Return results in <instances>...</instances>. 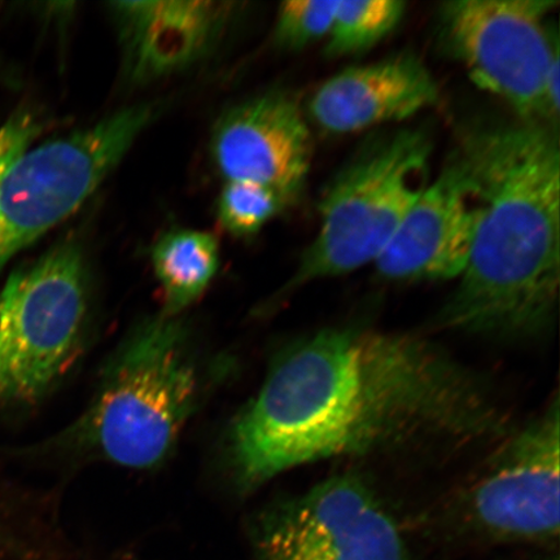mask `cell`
<instances>
[{
	"label": "cell",
	"instance_id": "6da1fadb",
	"mask_svg": "<svg viewBox=\"0 0 560 560\" xmlns=\"http://www.w3.org/2000/svg\"><path fill=\"white\" fill-rule=\"evenodd\" d=\"M505 432L488 384L435 342L334 326L272 365L231 425L229 466L236 486L252 492L319 460L459 446Z\"/></svg>",
	"mask_w": 560,
	"mask_h": 560
},
{
	"label": "cell",
	"instance_id": "7a4b0ae2",
	"mask_svg": "<svg viewBox=\"0 0 560 560\" xmlns=\"http://www.w3.org/2000/svg\"><path fill=\"white\" fill-rule=\"evenodd\" d=\"M459 160L478 206L470 256L436 315L441 330L497 341L540 338L560 287L558 129L522 121L466 132Z\"/></svg>",
	"mask_w": 560,
	"mask_h": 560
},
{
	"label": "cell",
	"instance_id": "3957f363",
	"mask_svg": "<svg viewBox=\"0 0 560 560\" xmlns=\"http://www.w3.org/2000/svg\"><path fill=\"white\" fill-rule=\"evenodd\" d=\"M205 384L184 324L161 313L140 325L108 362L73 436L112 464L156 467L198 409Z\"/></svg>",
	"mask_w": 560,
	"mask_h": 560
},
{
	"label": "cell",
	"instance_id": "277c9868",
	"mask_svg": "<svg viewBox=\"0 0 560 560\" xmlns=\"http://www.w3.org/2000/svg\"><path fill=\"white\" fill-rule=\"evenodd\" d=\"M431 153L430 138L408 129L363 147L327 187L318 234L284 292L375 264L425 187Z\"/></svg>",
	"mask_w": 560,
	"mask_h": 560
},
{
	"label": "cell",
	"instance_id": "5b68a950",
	"mask_svg": "<svg viewBox=\"0 0 560 560\" xmlns=\"http://www.w3.org/2000/svg\"><path fill=\"white\" fill-rule=\"evenodd\" d=\"M89 293L79 244L60 243L0 291V400L33 402L73 368L85 345Z\"/></svg>",
	"mask_w": 560,
	"mask_h": 560
},
{
	"label": "cell",
	"instance_id": "8992f818",
	"mask_svg": "<svg viewBox=\"0 0 560 560\" xmlns=\"http://www.w3.org/2000/svg\"><path fill=\"white\" fill-rule=\"evenodd\" d=\"M552 0H452L441 7V40L476 86L501 97L522 121H558L559 37Z\"/></svg>",
	"mask_w": 560,
	"mask_h": 560
},
{
	"label": "cell",
	"instance_id": "52a82bcc",
	"mask_svg": "<svg viewBox=\"0 0 560 560\" xmlns=\"http://www.w3.org/2000/svg\"><path fill=\"white\" fill-rule=\"evenodd\" d=\"M155 115L153 105H132L11 165L0 180V271L96 191Z\"/></svg>",
	"mask_w": 560,
	"mask_h": 560
},
{
	"label": "cell",
	"instance_id": "ba28073f",
	"mask_svg": "<svg viewBox=\"0 0 560 560\" xmlns=\"http://www.w3.org/2000/svg\"><path fill=\"white\" fill-rule=\"evenodd\" d=\"M560 405L506 439L444 511L452 534L485 544L551 545L560 529Z\"/></svg>",
	"mask_w": 560,
	"mask_h": 560
},
{
	"label": "cell",
	"instance_id": "9c48e42d",
	"mask_svg": "<svg viewBox=\"0 0 560 560\" xmlns=\"http://www.w3.org/2000/svg\"><path fill=\"white\" fill-rule=\"evenodd\" d=\"M256 540L262 560H409L395 516L353 474L277 502L258 523Z\"/></svg>",
	"mask_w": 560,
	"mask_h": 560
},
{
	"label": "cell",
	"instance_id": "30bf717a",
	"mask_svg": "<svg viewBox=\"0 0 560 560\" xmlns=\"http://www.w3.org/2000/svg\"><path fill=\"white\" fill-rule=\"evenodd\" d=\"M210 152L226 182H250L292 200L310 173L311 132L290 96L265 94L220 118Z\"/></svg>",
	"mask_w": 560,
	"mask_h": 560
},
{
	"label": "cell",
	"instance_id": "8fae6325",
	"mask_svg": "<svg viewBox=\"0 0 560 560\" xmlns=\"http://www.w3.org/2000/svg\"><path fill=\"white\" fill-rule=\"evenodd\" d=\"M476 221L478 206L453 153L439 177L412 202L375 268L394 282L458 279L470 256Z\"/></svg>",
	"mask_w": 560,
	"mask_h": 560
},
{
	"label": "cell",
	"instance_id": "7c38bea8",
	"mask_svg": "<svg viewBox=\"0 0 560 560\" xmlns=\"http://www.w3.org/2000/svg\"><path fill=\"white\" fill-rule=\"evenodd\" d=\"M439 88L412 55L392 56L331 77L310 103L313 121L331 135H352L377 125L408 120L435 105Z\"/></svg>",
	"mask_w": 560,
	"mask_h": 560
},
{
	"label": "cell",
	"instance_id": "4fadbf2b",
	"mask_svg": "<svg viewBox=\"0 0 560 560\" xmlns=\"http://www.w3.org/2000/svg\"><path fill=\"white\" fill-rule=\"evenodd\" d=\"M220 2H116L125 69L136 83L177 73L208 52L230 10Z\"/></svg>",
	"mask_w": 560,
	"mask_h": 560
},
{
	"label": "cell",
	"instance_id": "5bb4252c",
	"mask_svg": "<svg viewBox=\"0 0 560 560\" xmlns=\"http://www.w3.org/2000/svg\"><path fill=\"white\" fill-rule=\"evenodd\" d=\"M151 262L164 293L167 317H178L205 293L220 266V244L213 234L175 229L161 236Z\"/></svg>",
	"mask_w": 560,
	"mask_h": 560
},
{
	"label": "cell",
	"instance_id": "9a60e30c",
	"mask_svg": "<svg viewBox=\"0 0 560 560\" xmlns=\"http://www.w3.org/2000/svg\"><path fill=\"white\" fill-rule=\"evenodd\" d=\"M401 0H346L336 9L326 54L331 58L355 55L374 47L400 24Z\"/></svg>",
	"mask_w": 560,
	"mask_h": 560
},
{
	"label": "cell",
	"instance_id": "2e32d148",
	"mask_svg": "<svg viewBox=\"0 0 560 560\" xmlns=\"http://www.w3.org/2000/svg\"><path fill=\"white\" fill-rule=\"evenodd\" d=\"M291 200L269 187L228 180L219 198V220L234 236H250L275 219Z\"/></svg>",
	"mask_w": 560,
	"mask_h": 560
},
{
	"label": "cell",
	"instance_id": "e0dca14e",
	"mask_svg": "<svg viewBox=\"0 0 560 560\" xmlns=\"http://www.w3.org/2000/svg\"><path fill=\"white\" fill-rule=\"evenodd\" d=\"M338 0H290L280 4L275 38L287 50H303L327 38L331 32Z\"/></svg>",
	"mask_w": 560,
	"mask_h": 560
},
{
	"label": "cell",
	"instance_id": "ac0fdd59",
	"mask_svg": "<svg viewBox=\"0 0 560 560\" xmlns=\"http://www.w3.org/2000/svg\"><path fill=\"white\" fill-rule=\"evenodd\" d=\"M40 131V122L32 110L20 109L0 128V180L11 165L31 149Z\"/></svg>",
	"mask_w": 560,
	"mask_h": 560
}]
</instances>
